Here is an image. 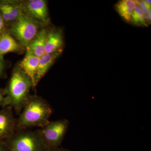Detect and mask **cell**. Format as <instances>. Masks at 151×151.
<instances>
[{
  "mask_svg": "<svg viewBox=\"0 0 151 151\" xmlns=\"http://www.w3.org/2000/svg\"><path fill=\"white\" fill-rule=\"evenodd\" d=\"M137 5H139L143 14H147L151 12V1H135Z\"/></svg>",
  "mask_w": 151,
  "mask_h": 151,
  "instance_id": "obj_16",
  "label": "cell"
},
{
  "mask_svg": "<svg viewBox=\"0 0 151 151\" xmlns=\"http://www.w3.org/2000/svg\"><path fill=\"white\" fill-rule=\"evenodd\" d=\"M6 94L5 89L0 88V107H4Z\"/></svg>",
  "mask_w": 151,
  "mask_h": 151,
  "instance_id": "obj_18",
  "label": "cell"
},
{
  "mask_svg": "<svg viewBox=\"0 0 151 151\" xmlns=\"http://www.w3.org/2000/svg\"><path fill=\"white\" fill-rule=\"evenodd\" d=\"M69 124L66 119L56 120L49 122L45 126L38 129L49 151L59 150Z\"/></svg>",
  "mask_w": 151,
  "mask_h": 151,
  "instance_id": "obj_5",
  "label": "cell"
},
{
  "mask_svg": "<svg viewBox=\"0 0 151 151\" xmlns=\"http://www.w3.org/2000/svg\"><path fill=\"white\" fill-rule=\"evenodd\" d=\"M33 88L31 79L19 67L14 70L6 88L4 107L10 106L19 114Z\"/></svg>",
  "mask_w": 151,
  "mask_h": 151,
  "instance_id": "obj_2",
  "label": "cell"
},
{
  "mask_svg": "<svg viewBox=\"0 0 151 151\" xmlns=\"http://www.w3.org/2000/svg\"><path fill=\"white\" fill-rule=\"evenodd\" d=\"M6 22L0 15V35L5 32Z\"/></svg>",
  "mask_w": 151,
  "mask_h": 151,
  "instance_id": "obj_19",
  "label": "cell"
},
{
  "mask_svg": "<svg viewBox=\"0 0 151 151\" xmlns=\"http://www.w3.org/2000/svg\"><path fill=\"white\" fill-rule=\"evenodd\" d=\"M2 3L8 12L12 22L17 19L21 14L23 12L21 2L14 1H6L2 2Z\"/></svg>",
  "mask_w": 151,
  "mask_h": 151,
  "instance_id": "obj_14",
  "label": "cell"
},
{
  "mask_svg": "<svg viewBox=\"0 0 151 151\" xmlns=\"http://www.w3.org/2000/svg\"><path fill=\"white\" fill-rule=\"evenodd\" d=\"M23 48L9 33L4 32L0 35V55L11 52L20 51Z\"/></svg>",
  "mask_w": 151,
  "mask_h": 151,
  "instance_id": "obj_12",
  "label": "cell"
},
{
  "mask_svg": "<svg viewBox=\"0 0 151 151\" xmlns=\"http://www.w3.org/2000/svg\"><path fill=\"white\" fill-rule=\"evenodd\" d=\"M131 21L135 25L138 26H147V25L144 14L139 7L137 6L133 11Z\"/></svg>",
  "mask_w": 151,
  "mask_h": 151,
  "instance_id": "obj_15",
  "label": "cell"
},
{
  "mask_svg": "<svg viewBox=\"0 0 151 151\" xmlns=\"http://www.w3.org/2000/svg\"><path fill=\"white\" fill-rule=\"evenodd\" d=\"M10 106L0 110V141L8 139L16 131L17 119Z\"/></svg>",
  "mask_w": 151,
  "mask_h": 151,
  "instance_id": "obj_7",
  "label": "cell"
},
{
  "mask_svg": "<svg viewBox=\"0 0 151 151\" xmlns=\"http://www.w3.org/2000/svg\"><path fill=\"white\" fill-rule=\"evenodd\" d=\"M136 1L132 0H123L116 4V9L117 12L125 21L131 22L133 11L137 7Z\"/></svg>",
  "mask_w": 151,
  "mask_h": 151,
  "instance_id": "obj_13",
  "label": "cell"
},
{
  "mask_svg": "<svg viewBox=\"0 0 151 151\" xmlns=\"http://www.w3.org/2000/svg\"><path fill=\"white\" fill-rule=\"evenodd\" d=\"M5 68V62L4 60L3 56L0 55V78H2L4 76Z\"/></svg>",
  "mask_w": 151,
  "mask_h": 151,
  "instance_id": "obj_17",
  "label": "cell"
},
{
  "mask_svg": "<svg viewBox=\"0 0 151 151\" xmlns=\"http://www.w3.org/2000/svg\"><path fill=\"white\" fill-rule=\"evenodd\" d=\"M44 26L23 12L11 24L9 30L23 48H26Z\"/></svg>",
  "mask_w": 151,
  "mask_h": 151,
  "instance_id": "obj_4",
  "label": "cell"
},
{
  "mask_svg": "<svg viewBox=\"0 0 151 151\" xmlns=\"http://www.w3.org/2000/svg\"><path fill=\"white\" fill-rule=\"evenodd\" d=\"M64 44L62 30L53 29L48 31L45 47V54H51L62 50Z\"/></svg>",
  "mask_w": 151,
  "mask_h": 151,
  "instance_id": "obj_8",
  "label": "cell"
},
{
  "mask_svg": "<svg viewBox=\"0 0 151 151\" xmlns=\"http://www.w3.org/2000/svg\"><path fill=\"white\" fill-rule=\"evenodd\" d=\"M52 112L51 106L43 98L30 95L17 119L16 131L32 127L42 128L50 122Z\"/></svg>",
  "mask_w": 151,
  "mask_h": 151,
  "instance_id": "obj_1",
  "label": "cell"
},
{
  "mask_svg": "<svg viewBox=\"0 0 151 151\" xmlns=\"http://www.w3.org/2000/svg\"><path fill=\"white\" fill-rule=\"evenodd\" d=\"M0 151H8L3 141H0Z\"/></svg>",
  "mask_w": 151,
  "mask_h": 151,
  "instance_id": "obj_20",
  "label": "cell"
},
{
  "mask_svg": "<svg viewBox=\"0 0 151 151\" xmlns=\"http://www.w3.org/2000/svg\"><path fill=\"white\" fill-rule=\"evenodd\" d=\"M40 58L26 49L25 55L19 63L18 67L31 79L33 88H35V76Z\"/></svg>",
  "mask_w": 151,
  "mask_h": 151,
  "instance_id": "obj_9",
  "label": "cell"
},
{
  "mask_svg": "<svg viewBox=\"0 0 151 151\" xmlns=\"http://www.w3.org/2000/svg\"><path fill=\"white\" fill-rule=\"evenodd\" d=\"M48 30L43 27L26 47L31 53L39 58L45 54V47Z\"/></svg>",
  "mask_w": 151,
  "mask_h": 151,
  "instance_id": "obj_11",
  "label": "cell"
},
{
  "mask_svg": "<svg viewBox=\"0 0 151 151\" xmlns=\"http://www.w3.org/2000/svg\"><path fill=\"white\" fill-rule=\"evenodd\" d=\"M23 12L28 16L44 26L50 23L47 1L45 0H30L22 2Z\"/></svg>",
  "mask_w": 151,
  "mask_h": 151,
  "instance_id": "obj_6",
  "label": "cell"
},
{
  "mask_svg": "<svg viewBox=\"0 0 151 151\" xmlns=\"http://www.w3.org/2000/svg\"><path fill=\"white\" fill-rule=\"evenodd\" d=\"M58 151H71L70 150H67V149H65L64 148H60L59 149V150Z\"/></svg>",
  "mask_w": 151,
  "mask_h": 151,
  "instance_id": "obj_21",
  "label": "cell"
},
{
  "mask_svg": "<svg viewBox=\"0 0 151 151\" xmlns=\"http://www.w3.org/2000/svg\"><path fill=\"white\" fill-rule=\"evenodd\" d=\"M62 52L61 50L51 54H45L40 58L35 76V87L45 75Z\"/></svg>",
  "mask_w": 151,
  "mask_h": 151,
  "instance_id": "obj_10",
  "label": "cell"
},
{
  "mask_svg": "<svg viewBox=\"0 0 151 151\" xmlns=\"http://www.w3.org/2000/svg\"><path fill=\"white\" fill-rule=\"evenodd\" d=\"M3 142L8 151H49L38 129L18 130Z\"/></svg>",
  "mask_w": 151,
  "mask_h": 151,
  "instance_id": "obj_3",
  "label": "cell"
}]
</instances>
